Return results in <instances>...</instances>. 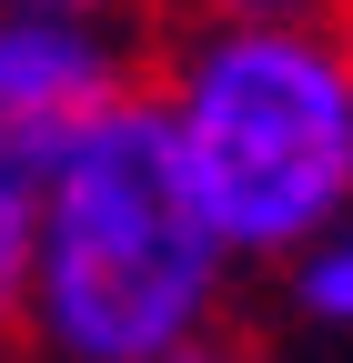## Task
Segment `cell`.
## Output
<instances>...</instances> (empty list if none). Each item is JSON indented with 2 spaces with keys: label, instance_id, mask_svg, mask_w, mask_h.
I'll use <instances>...</instances> for the list:
<instances>
[{
  "label": "cell",
  "instance_id": "cell-1",
  "mask_svg": "<svg viewBox=\"0 0 353 363\" xmlns=\"http://www.w3.org/2000/svg\"><path fill=\"white\" fill-rule=\"evenodd\" d=\"M232 252L192 212L152 91L40 172V262L21 333L40 363H172L223 333Z\"/></svg>",
  "mask_w": 353,
  "mask_h": 363
},
{
  "label": "cell",
  "instance_id": "cell-2",
  "mask_svg": "<svg viewBox=\"0 0 353 363\" xmlns=\"http://www.w3.org/2000/svg\"><path fill=\"white\" fill-rule=\"evenodd\" d=\"M192 212L242 262H303L353 212V40L343 30H202L152 81Z\"/></svg>",
  "mask_w": 353,
  "mask_h": 363
},
{
  "label": "cell",
  "instance_id": "cell-3",
  "mask_svg": "<svg viewBox=\"0 0 353 363\" xmlns=\"http://www.w3.org/2000/svg\"><path fill=\"white\" fill-rule=\"evenodd\" d=\"M142 101L131 51L111 21H30L0 11V172L40 182L61 152H81L91 131Z\"/></svg>",
  "mask_w": 353,
  "mask_h": 363
},
{
  "label": "cell",
  "instance_id": "cell-4",
  "mask_svg": "<svg viewBox=\"0 0 353 363\" xmlns=\"http://www.w3.org/2000/svg\"><path fill=\"white\" fill-rule=\"evenodd\" d=\"M30 262H40V182L0 172V333H21L30 313Z\"/></svg>",
  "mask_w": 353,
  "mask_h": 363
},
{
  "label": "cell",
  "instance_id": "cell-5",
  "mask_svg": "<svg viewBox=\"0 0 353 363\" xmlns=\"http://www.w3.org/2000/svg\"><path fill=\"white\" fill-rule=\"evenodd\" d=\"M293 313H303V323H323V333H353V212L293 262Z\"/></svg>",
  "mask_w": 353,
  "mask_h": 363
},
{
  "label": "cell",
  "instance_id": "cell-6",
  "mask_svg": "<svg viewBox=\"0 0 353 363\" xmlns=\"http://www.w3.org/2000/svg\"><path fill=\"white\" fill-rule=\"evenodd\" d=\"M202 30H333V0H192Z\"/></svg>",
  "mask_w": 353,
  "mask_h": 363
},
{
  "label": "cell",
  "instance_id": "cell-7",
  "mask_svg": "<svg viewBox=\"0 0 353 363\" xmlns=\"http://www.w3.org/2000/svg\"><path fill=\"white\" fill-rule=\"evenodd\" d=\"M0 11H30V21H101V0H0Z\"/></svg>",
  "mask_w": 353,
  "mask_h": 363
},
{
  "label": "cell",
  "instance_id": "cell-8",
  "mask_svg": "<svg viewBox=\"0 0 353 363\" xmlns=\"http://www.w3.org/2000/svg\"><path fill=\"white\" fill-rule=\"evenodd\" d=\"M172 363H252V353H242L232 333H212V343H192V353H172Z\"/></svg>",
  "mask_w": 353,
  "mask_h": 363
}]
</instances>
